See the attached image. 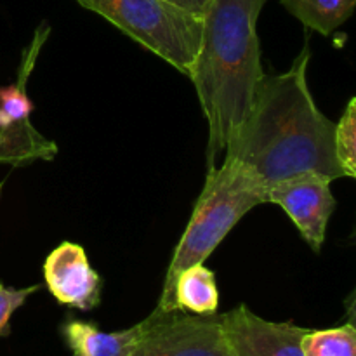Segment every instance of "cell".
<instances>
[{
  "label": "cell",
  "instance_id": "obj_1",
  "mask_svg": "<svg viewBox=\"0 0 356 356\" xmlns=\"http://www.w3.org/2000/svg\"><path fill=\"white\" fill-rule=\"evenodd\" d=\"M308 63L305 45L289 72L264 73L249 113L226 143V162L245 169L266 190L301 174L346 177L336 156V124L308 87Z\"/></svg>",
  "mask_w": 356,
  "mask_h": 356
},
{
  "label": "cell",
  "instance_id": "obj_7",
  "mask_svg": "<svg viewBox=\"0 0 356 356\" xmlns=\"http://www.w3.org/2000/svg\"><path fill=\"white\" fill-rule=\"evenodd\" d=\"M330 183L318 174H301L266 190V204L284 209L315 252H320L325 242L327 226L337 205Z\"/></svg>",
  "mask_w": 356,
  "mask_h": 356
},
{
  "label": "cell",
  "instance_id": "obj_3",
  "mask_svg": "<svg viewBox=\"0 0 356 356\" xmlns=\"http://www.w3.org/2000/svg\"><path fill=\"white\" fill-rule=\"evenodd\" d=\"M266 204V188L233 162L209 167L205 184L167 270L156 308L172 312L174 282L193 264H202L218 249L236 222L257 205Z\"/></svg>",
  "mask_w": 356,
  "mask_h": 356
},
{
  "label": "cell",
  "instance_id": "obj_12",
  "mask_svg": "<svg viewBox=\"0 0 356 356\" xmlns=\"http://www.w3.org/2000/svg\"><path fill=\"white\" fill-rule=\"evenodd\" d=\"M282 6L306 28L330 35L355 13L356 0H280Z\"/></svg>",
  "mask_w": 356,
  "mask_h": 356
},
{
  "label": "cell",
  "instance_id": "obj_15",
  "mask_svg": "<svg viewBox=\"0 0 356 356\" xmlns=\"http://www.w3.org/2000/svg\"><path fill=\"white\" fill-rule=\"evenodd\" d=\"M40 291V285H30L24 289L6 287L0 284V337L9 336L10 332V318L14 313L28 301L30 296Z\"/></svg>",
  "mask_w": 356,
  "mask_h": 356
},
{
  "label": "cell",
  "instance_id": "obj_2",
  "mask_svg": "<svg viewBox=\"0 0 356 356\" xmlns=\"http://www.w3.org/2000/svg\"><path fill=\"white\" fill-rule=\"evenodd\" d=\"M268 0H211L202 16L200 42L190 70L207 120V163L249 113L263 80L257 19Z\"/></svg>",
  "mask_w": 356,
  "mask_h": 356
},
{
  "label": "cell",
  "instance_id": "obj_5",
  "mask_svg": "<svg viewBox=\"0 0 356 356\" xmlns=\"http://www.w3.org/2000/svg\"><path fill=\"white\" fill-rule=\"evenodd\" d=\"M49 33L51 26L45 23L35 30L33 40L21 58L16 82L0 87V163L24 167L37 160L51 162L58 155V145L31 124L33 103L28 96V79Z\"/></svg>",
  "mask_w": 356,
  "mask_h": 356
},
{
  "label": "cell",
  "instance_id": "obj_9",
  "mask_svg": "<svg viewBox=\"0 0 356 356\" xmlns=\"http://www.w3.org/2000/svg\"><path fill=\"white\" fill-rule=\"evenodd\" d=\"M44 280L59 305L80 312L99 306L101 278L79 243L63 242L51 250L44 263Z\"/></svg>",
  "mask_w": 356,
  "mask_h": 356
},
{
  "label": "cell",
  "instance_id": "obj_4",
  "mask_svg": "<svg viewBox=\"0 0 356 356\" xmlns=\"http://www.w3.org/2000/svg\"><path fill=\"white\" fill-rule=\"evenodd\" d=\"M183 75H190L202 21L165 0H75Z\"/></svg>",
  "mask_w": 356,
  "mask_h": 356
},
{
  "label": "cell",
  "instance_id": "obj_10",
  "mask_svg": "<svg viewBox=\"0 0 356 356\" xmlns=\"http://www.w3.org/2000/svg\"><path fill=\"white\" fill-rule=\"evenodd\" d=\"M145 329L146 320L117 332H103L94 323L68 320L61 330L73 356H132Z\"/></svg>",
  "mask_w": 356,
  "mask_h": 356
},
{
  "label": "cell",
  "instance_id": "obj_11",
  "mask_svg": "<svg viewBox=\"0 0 356 356\" xmlns=\"http://www.w3.org/2000/svg\"><path fill=\"white\" fill-rule=\"evenodd\" d=\"M174 308L193 315H216L219 308V289L214 271L204 263L193 264L177 275L174 282Z\"/></svg>",
  "mask_w": 356,
  "mask_h": 356
},
{
  "label": "cell",
  "instance_id": "obj_16",
  "mask_svg": "<svg viewBox=\"0 0 356 356\" xmlns=\"http://www.w3.org/2000/svg\"><path fill=\"white\" fill-rule=\"evenodd\" d=\"M165 2L177 7L183 13L190 14V16L197 17V19H202L211 0H165Z\"/></svg>",
  "mask_w": 356,
  "mask_h": 356
},
{
  "label": "cell",
  "instance_id": "obj_8",
  "mask_svg": "<svg viewBox=\"0 0 356 356\" xmlns=\"http://www.w3.org/2000/svg\"><path fill=\"white\" fill-rule=\"evenodd\" d=\"M232 356H302L301 339L309 329L292 322H270L245 305L221 315Z\"/></svg>",
  "mask_w": 356,
  "mask_h": 356
},
{
  "label": "cell",
  "instance_id": "obj_14",
  "mask_svg": "<svg viewBox=\"0 0 356 356\" xmlns=\"http://www.w3.org/2000/svg\"><path fill=\"white\" fill-rule=\"evenodd\" d=\"M336 156L344 176L356 177V97L348 101L341 120L336 124Z\"/></svg>",
  "mask_w": 356,
  "mask_h": 356
},
{
  "label": "cell",
  "instance_id": "obj_6",
  "mask_svg": "<svg viewBox=\"0 0 356 356\" xmlns=\"http://www.w3.org/2000/svg\"><path fill=\"white\" fill-rule=\"evenodd\" d=\"M132 356H232L221 315H188L155 308Z\"/></svg>",
  "mask_w": 356,
  "mask_h": 356
},
{
  "label": "cell",
  "instance_id": "obj_17",
  "mask_svg": "<svg viewBox=\"0 0 356 356\" xmlns=\"http://www.w3.org/2000/svg\"><path fill=\"white\" fill-rule=\"evenodd\" d=\"M3 184H6V181H0V197H2V190H3Z\"/></svg>",
  "mask_w": 356,
  "mask_h": 356
},
{
  "label": "cell",
  "instance_id": "obj_13",
  "mask_svg": "<svg viewBox=\"0 0 356 356\" xmlns=\"http://www.w3.org/2000/svg\"><path fill=\"white\" fill-rule=\"evenodd\" d=\"M302 356H356L353 322L336 329L308 330L301 339Z\"/></svg>",
  "mask_w": 356,
  "mask_h": 356
}]
</instances>
